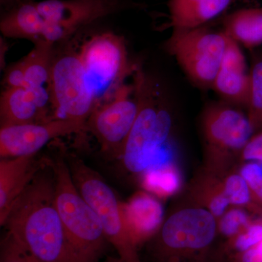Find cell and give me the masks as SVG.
<instances>
[{
    "mask_svg": "<svg viewBox=\"0 0 262 262\" xmlns=\"http://www.w3.org/2000/svg\"><path fill=\"white\" fill-rule=\"evenodd\" d=\"M52 170V169H51ZM8 233L43 262H75L55 202L54 179L39 172L12 207Z\"/></svg>",
    "mask_w": 262,
    "mask_h": 262,
    "instance_id": "cell-1",
    "label": "cell"
},
{
    "mask_svg": "<svg viewBox=\"0 0 262 262\" xmlns=\"http://www.w3.org/2000/svg\"><path fill=\"white\" fill-rule=\"evenodd\" d=\"M218 235L214 215L190 203L164 220L146 243L147 253L153 262H218L214 247Z\"/></svg>",
    "mask_w": 262,
    "mask_h": 262,
    "instance_id": "cell-2",
    "label": "cell"
},
{
    "mask_svg": "<svg viewBox=\"0 0 262 262\" xmlns=\"http://www.w3.org/2000/svg\"><path fill=\"white\" fill-rule=\"evenodd\" d=\"M55 202L75 262H99L108 244L99 217L76 187L63 158L50 163Z\"/></svg>",
    "mask_w": 262,
    "mask_h": 262,
    "instance_id": "cell-3",
    "label": "cell"
},
{
    "mask_svg": "<svg viewBox=\"0 0 262 262\" xmlns=\"http://www.w3.org/2000/svg\"><path fill=\"white\" fill-rule=\"evenodd\" d=\"M204 165L222 177L233 168L253 132L247 115L225 101L207 105L201 117Z\"/></svg>",
    "mask_w": 262,
    "mask_h": 262,
    "instance_id": "cell-4",
    "label": "cell"
},
{
    "mask_svg": "<svg viewBox=\"0 0 262 262\" xmlns=\"http://www.w3.org/2000/svg\"><path fill=\"white\" fill-rule=\"evenodd\" d=\"M76 187L97 213L108 243L116 250L115 262H141L139 248L125 222L122 203L102 177L80 159L67 158Z\"/></svg>",
    "mask_w": 262,
    "mask_h": 262,
    "instance_id": "cell-5",
    "label": "cell"
},
{
    "mask_svg": "<svg viewBox=\"0 0 262 262\" xmlns=\"http://www.w3.org/2000/svg\"><path fill=\"white\" fill-rule=\"evenodd\" d=\"M78 54L94 96L95 108L110 101L136 68L129 63L123 38L113 33L91 37Z\"/></svg>",
    "mask_w": 262,
    "mask_h": 262,
    "instance_id": "cell-6",
    "label": "cell"
},
{
    "mask_svg": "<svg viewBox=\"0 0 262 262\" xmlns=\"http://www.w3.org/2000/svg\"><path fill=\"white\" fill-rule=\"evenodd\" d=\"M229 37L205 27L173 29L167 48L189 80L203 89L212 88L225 55Z\"/></svg>",
    "mask_w": 262,
    "mask_h": 262,
    "instance_id": "cell-7",
    "label": "cell"
},
{
    "mask_svg": "<svg viewBox=\"0 0 262 262\" xmlns=\"http://www.w3.org/2000/svg\"><path fill=\"white\" fill-rule=\"evenodd\" d=\"M139 111L134 83L123 84L110 101L94 108L86 121V131L96 138L103 152L121 158Z\"/></svg>",
    "mask_w": 262,
    "mask_h": 262,
    "instance_id": "cell-8",
    "label": "cell"
},
{
    "mask_svg": "<svg viewBox=\"0 0 262 262\" xmlns=\"http://www.w3.org/2000/svg\"><path fill=\"white\" fill-rule=\"evenodd\" d=\"M49 91L51 103L60 118L86 122L94 111V96L78 53L53 56Z\"/></svg>",
    "mask_w": 262,
    "mask_h": 262,
    "instance_id": "cell-9",
    "label": "cell"
},
{
    "mask_svg": "<svg viewBox=\"0 0 262 262\" xmlns=\"http://www.w3.org/2000/svg\"><path fill=\"white\" fill-rule=\"evenodd\" d=\"M36 5L46 22L43 39L53 45L120 6L118 0H44Z\"/></svg>",
    "mask_w": 262,
    "mask_h": 262,
    "instance_id": "cell-10",
    "label": "cell"
},
{
    "mask_svg": "<svg viewBox=\"0 0 262 262\" xmlns=\"http://www.w3.org/2000/svg\"><path fill=\"white\" fill-rule=\"evenodd\" d=\"M86 131V122L68 118L1 127L2 158L36 155L52 139Z\"/></svg>",
    "mask_w": 262,
    "mask_h": 262,
    "instance_id": "cell-11",
    "label": "cell"
},
{
    "mask_svg": "<svg viewBox=\"0 0 262 262\" xmlns=\"http://www.w3.org/2000/svg\"><path fill=\"white\" fill-rule=\"evenodd\" d=\"M212 89L225 102L239 108L247 107L250 72L239 45L230 37Z\"/></svg>",
    "mask_w": 262,
    "mask_h": 262,
    "instance_id": "cell-12",
    "label": "cell"
},
{
    "mask_svg": "<svg viewBox=\"0 0 262 262\" xmlns=\"http://www.w3.org/2000/svg\"><path fill=\"white\" fill-rule=\"evenodd\" d=\"M49 163L32 156L2 158L0 161V224L4 225L12 207L37 174Z\"/></svg>",
    "mask_w": 262,
    "mask_h": 262,
    "instance_id": "cell-13",
    "label": "cell"
},
{
    "mask_svg": "<svg viewBox=\"0 0 262 262\" xmlns=\"http://www.w3.org/2000/svg\"><path fill=\"white\" fill-rule=\"evenodd\" d=\"M125 222L138 248L149 242L164 222L161 203L151 193L139 192L122 203Z\"/></svg>",
    "mask_w": 262,
    "mask_h": 262,
    "instance_id": "cell-14",
    "label": "cell"
},
{
    "mask_svg": "<svg viewBox=\"0 0 262 262\" xmlns=\"http://www.w3.org/2000/svg\"><path fill=\"white\" fill-rule=\"evenodd\" d=\"M53 45L44 40L34 42V49L21 60L23 63L25 89L32 93L39 107L44 108L50 97Z\"/></svg>",
    "mask_w": 262,
    "mask_h": 262,
    "instance_id": "cell-15",
    "label": "cell"
},
{
    "mask_svg": "<svg viewBox=\"0 0 262 262\" xmlns=\"http://www.w3.org/2000/svg\"><path fill=\"white\" fill-rule=\"evenodd\" d=\"M237 0H169L168 9L173 29L203 27L222 14Z\"/></svg>",
    "mask_w": 262,
    "mask_h": 262,
    "instance_id": "cell-16",
    "label": "cell"
},
{
    "mask_svg": "<svg viewBox=\"0 0 262 262\" xmlns=\"http://www.w3.org/2000/svg\"><path fill=\"white\" fill-rule=\"evenodd\" d=\"M187 189L191 204L208 210L217 221L231 206L225 194L222 177L203 168L194 176Z\"/></svg>",
    "mask_w": 262,
    "mask_h": 262,
    "instance_id": "cell-17",
    "label": "cell"
},
{
    "mask_svg": "<svg viewBox=\"0 0 262 262\" xmlns=\"http://www.w3.org/2000/svg\"><path fill=\"white\" fill-rule=\"evenodd\" d=\"M46 24L36 3L20 2L3 17L0 29L5 37L27 39L34 43L42 40Z\"/></svg>",
    "mask_w": 262,
    "mask_h": 262,
    "instance_id": "cell-18",
    "label": "cell"
},
{
    "mask_svg": "<svg viewBox=\"0 0 262 262\" xmlns=\"http://www.w3.org/2000/svg\"><path fill=\"white\" fill-rule=\"evenodd\" d=\"M42 112L34 95L24 88H7L2 94L1 127L37 122Z\"/></svg>",
    "mask_w": 262,
    "mask_h": 262,
    "instance_id": "cell-19",
    "label": "cell"
},
{
    "mask_svg": "<svg viewBox=\"0 0 262 262\" xmlns=\"http://www.w3.org/2000/svg\"><path fill=\"white\" fill-rule=\"evenodd\" d=\"M223 32L239 45L252 50L262 45V8L236 10L223 21Z\"/></svg>",
    "mask_w": 262,
    "mask_h": 262,
    "instance_id": "cell-20",
    "label": "cell"
},
{
    "mask_svg": "<svg viewBox=\"0 0 262 262\" xmlns=\"http://www.w3.org/2000/svg\"><path fill=\"white\" fill-rule=\"evenodd\" d=\"M176 160L154 164L142 174L143 187L159 196L168 198L180 191L183 179Z\"/></svg>",
    "mask_w": 262,
    "mask_h": 262,
    "instance_id": "cell-21",
    "label": "cell"
},
{
    "mask_svg": "<svg viewBox=\"0 0 262 262\" xmlns=\"http://www.w3.org/2000/svg\"><path fill=\"white\" fill-rule=\"evenodd\" d=\"M262 241V216L253 219L247 228L224 241L218 247L219 262H234L241 254Z\"/></svg>",
    "mask_w": 262,
    "mask_h": 262,
    "instance_id": "cell-22",
    "label": "cell"
},
{
    "mask_svg": "<svg viewBox=\"0 0 262 262\" xmlns=\"http://www.w3.org/2000/svg\"><path fill=\"white\" fill-rule=\"evenodd\" d=\"M226 195L231 206L245 208L256 216H262V206L239 172L232 170L222 177Z\"/></svg>",
    "mask_w": 262,
    "mask_h": 262,
    "instance_id": "cell-23",
    "label": "cell"
},
{
    "mask_svg": "<svg viewBox=\"0 0 262 262\" xmlns=\"http://www.w3.org/2000/svg\"><path fill=\"white\" fill-rule=\"evenodd\" d=\"M250 72L247 117L254 134L262 131V57L253 60Z\"/></svg>",
    "mask_w": 262,
    "mask_h": 262,
    "instance_id": "cell-24",
    "label": "cell"
},
{
    "mask_svg": "<svg viewBox=\"0 0 262 262\" xmlns=\"http://www.w3.org/2000/svg\"><path fill=\"white\" fill-rule=\"evenodd\" d=\"M256 215L245 208L237 206L229 207L218 222L219 235L225 241L245 230Z\"/></svg>",
    "mask_w": 262,
    "mask_h": 262,
    "instance_id": "cell-25",
    "label": "cell"
},
{
    "mask_svg": "<svg viewBox=\"0 0 262 262\" xmlns=\"http://www.w3.org/2000/svg\"><path fill=\"white\" fill-rule=\"evenodd\" d=\"M0 262H43L7 233L1 244Z\"/></svg>",
    "mask_w": 262,
    "mask_h": 262,
    "instance_id": "cell-26",
    "label": "cell"
},
{
    "mask_svg": "<svg viewBox=\"0 0 262 262\" xmlns=\"http://www.w3.org/2000/svg\"><path fill=\"white\" fill-rule=\"evenodd\" d=\"M239 173L247 182L255 196L262 189V168L257 162L249 161L241 166Z\"/></svg>",
    "mask_w": 262,
    "mask_h": 262,
    "instance_id": "cell-27",
    "label": "cell"
},
{
    "mask_svg": "<svg viewBox=\"0 0 262 262\" xmlns=\"http://www.w3.org/2000/svg\"><path fill=\"white\" fill-rule=\"evenodd\" d=\"M239 160L262 163V131L253 134L243 150Z\"/></svg>",
    "mask_w": 262,
    "mask_h": 262,
    "instance_id": "cell-28",
    "label": "cell"
},
{
    "mask_svg": "<svg viewBox=\"0 0 262 262\" xmlns=\"http://www.w3.org/2000/svg\"><path fill=\"white\" fill-rule=\"evenodd\" d=\"M4 81L7 88H24L25 89V77H24V67L21 61L8 69L5 75Z\"/></svg>",
    "mask_w": 262,
    "mask_h": 262,
    "instance_id": "cell-29",
    "label": "cell"
},
{
    "mask_svg": "<svg viewBox=\"0 0 262 262\" xmlns=\"http://www.w3.org/2000/svg\"><path fill=\"white\" fill-rule=\"evenodd\" d=\"M234 262H262V241L241 254Z\"/></svg>",
    "mask_w": 262,
    "mask_h": 262,
    "instance_id": "cell-30",
    "label": "cell"
},
{
    "mask_svg": "<svg viewBox=\"0 0 262 262\" xmlns=\"http://www.w3.org/2000/svg\"><path fill=\"white\" fill-rule=\"evenodd\" d=\"M2 5L9 8V10L20 3V0H0Z\"/></svg>",
    "mask_w": 262,
    "mask_h": 262,
    "instance_id": "cell-31",
    "label": "cell"
},
{
    "mask_svg": "<svg viewBox=\"0 0 262 262\" xmlns=\"http://www.w3.org/2000/svg\"><path fill=\"white\" fill-rule=\"evenodd\" d=\"M256 199L258 200V201L261 203L262 206V189L257 193V194H256Z\"/></svg>",
    "mask_w": 262,
    "mask_h": 262,
    "instance_id": "cell-32",
    "label": "cell"
},
{
    "mask_svg": "<svg viewBox=\"0 0 262 262\" xmlns=\"http://www.w3.org/2000/svg\"><path fill=\"white\" fill-rule=\"evenodd\" d=\"M106 262H115V261H114L113 258H108Z\"/></svg>",
    "mask_w": 262,
    "mask_h": 262,
    "instance_id": "cell-33",
    "label": "cell"
}]
</instances>
